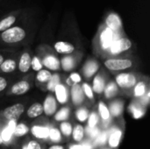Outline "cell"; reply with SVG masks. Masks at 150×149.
<instances>
[{"label":"cell","mask_w":150,"mask_h":149,"mask_svg":"<svg viewBox=\"0 0 150 149\" xmlns=\"http://www.w3.org/2000/svg\"><path fill=\"white\" fill-rule=\"evenodd\" d=\"M41 10L37 6H27L20 19L9 29L0 32V41L6 45L23 43L37 27Z\"/></svg>","instance_id":"cell-1"},{"label":"cell","mask_w":150,"mask_h":149,"mask_svg":"<svg viewBox=\"0 0 150 149\" xmlns=\"http://www.w3.org/2000/svg\"><path fill=\"white\" fill-rule=\"evenodd\" d=\"M122 33L123 32H114L103 22L100 25L98 32V38L101 48L103 50H108L116 40L122 37Z\"/></svg>","instance_id":"cell-2"},{"label":"cell","mask_w":150,"mask_h":149,"mask_svg":"<svg viewBox=\"0 0 150 149\" xmlns=\"http://www.w3.org/2000/svg\"><path fill=\"white\" fill-rule=\"evenodd\" d=\"M27 6H20L4 13L0 18V32L13 26L23 16Z\"/></svg>","instance_id":"cell-3"},{"label":"cell","mask_w":150,"mask_h":149,"mask_svg":"<svg viewBox=\"0 0 150 149\" xmlns=\"http://www.w3.org/2000/svg\"><path fill=\"white\" fill-rule=\"evenodd\" d=\"M109 28L116 32H123V24L120 17L113 11H109L105 14L103 21Z\"/></svg>","instance_id":"cell-4"},{"label":"cell","mask_w":150,"mask_h":149,"mask_svg":"<svg viewBox=\"0 0 150 149\" xmlns=\"http://www.w3.org/2000/svg\"><path fill=\"white\" fill-rule=\"evenodd\" d=\"M105 66L113 71L117 70H124L129 68L133 66V61L129 59H117V58H111L105 61Z\"/></svg>","instance_id":"cell-5"},{"label":"cell","mask_w":150,"mask_h":149,"mask_svg":"<svg viewBox=\"0 0 150 149\" xmlns=\"http://www.w3.org/2000/svg\"><path fill=\"white\" fill-rule=\"evenodd\" d=\"M133 47L132 41L126 37H121L118 40H116L110 48L108 49L112 54H120L121 53H124L127 50H129Z\"/></svg>","instance_id":"cell-6"},{"label":"cell","mask_w":150,"mask_h":149,"mask_svg":"<svg viewBox=\"0 0 150 149\" xmlns=\"http://www.w3.org/2000/svg\"><path fill=\"white\" fill-rule=\"evenodd\" d=\"M25 107L22 104H15L9 107H7L4 112L3 115L4 119H6L9 121H16L19 119V117L24 112Z\"/></svg>","instance_id":"cell-7"},{"label":"cell","mask_w":150,"mask_h":149,"mask_svg":"<svg viewBox=\"0 0 150 149\" xmlns=\"http://www.w3.org/2000/svg\"><path fill=\"white\" fill-rule=\"evenodd\" d=\"M116 83L122 89H129L136 84V77L133 74L121 73L116 76Z\"/></svg>","instance_id":"cell-8"},{"label":"cell","mask_w":150,"mask_h":149,"mask_svg":"<svg viewBox=\"0 0 150 149\" xmlns=\"http://www.w3.org/2000/svg\"><path fill=\"white\" fill-rule=\"evenodd\" d=\"M54 48L58 54H66V55L73 54L76 49L74 46L65 43V42H61V41H55L54 44Z\"/></svg>","instance_id":"cell-9"},{"label":"cell","mask_w":150,"mask_h":149,"mask_svg":"<svg viewBox=\"0 0 150 149\" xmlns=\"http://www.w3.org/2000/svg\"><path fill=\"white\" fill-rule=\"evenodd\" d=\"M42 65L51 70H58L61 67V62L57 57L53 54H47L42 61Z\"/></svg>","instance_id":"cell-10"},{"label":"cell","mask_w":150,"mask_h":149,"mask_svg":"<svg viewBox=\"0 0 150 149\" xmlns=\"http://www.w3.org/2000/svg\"><path fill=\"white\" fill-rule=\"evenodd\" d=\"M42 106H43V112H45V113L47 116H52L54 113H55L56 107H57L54 97H53L52 96H48L45 99V102Z\"/></svg>","instance_id":"cell-11"},{"label":"cell","mask_w":150,"mask_h":149,"mask_svg":"<svg viewBox=\"0 0 150 149\" xmlns=\"http://www.w3.org/2000/svg\"><path fill=\"white\" fill-rule=\"evenodd\" d=\"M31 55L28 52H24L21 54L18 61V69L20 70V72L25 73L29 70V68H31Z\"/></svg>","instance_id":"cell-12"},{"label":"cell","mask_w":150,"mask_h":149,"mask_svg":"<svg viewBox=\"0 0 150 149\" xmlns=\"http://www.w3.org/2000/svg\"><path fill=\"white\" fill-rule=\"evenodd\" d=\"M30 89V84L26 81H19L11 87V93L14 95H23L26 93Z\"/></svg>","instance_id":"cell-13"},{"label":"cell","mask_w":150,"mask_h":149,"mask_svg":"<svg viewBox=\"0 0 150 149\" xmlns=\"http://www.w3.org/2000/svg\"><path fill=\"white\" fill-rule=\"evenodd\" d=\"M71 96H72V101L76 105H79L83 101V92L82 88L75 83L73 85V88L71 90Z\"/></svg>","instance_id":"cell-14"},{"label":"cell","mask_w":150,"mask_h":149,"mask_svg":"<svg viewBox=\"0 0 150 149\" xmlns=\"http://www.w3.org/2000/svg\"><path fill=\"white\" fill-rule=\"evenodd\" d=\"M16 126H17L16 121H9L8 126L2 131V133H1V137H2L3 141L7 142L11 139V136L14 133Z\"/></svg>","instance_id":"cell-15"},{"label":"cell","mask_w":150,"mask_h":149,"mask_svg":"<svg viewBox=\"0 0 150 149\" xmlns=\"http://www.w3.org/2000/svg\"><path fill=\"white\" fill-rule=\"evenodd\" d=\"M54 93H55V97L56 99L59 103L61 104H64L67 102L68 100V93H67V89L65 88L64 85L59 83L55 89H54Z\"/></svg>","instance_id":"cell-16"},{"label":"cell","mask_w":150,"mask_h":149,"mask_svg":"<svg viewBox=\"0 0 150 149\" xmlns=\"http://www.w3.org/2000/svg\"><path fill=\"white\" fill-rule=\"evenodd\" d=\"M49 128L46 126H33L31 132L32 134L38 139H45L49 136Z\"/></svg>","instance_id":"cell-17"},{"label":"cell","mask_w":150,"mask_h":149,"mask_svg":"<svg viewBox=\"0 0 150 149\" xmlns=\"http://www.w3.org/2000/svg\"><path fill=\"white\" fill-rule=\"evenodd\" d=\"M43 113V106L40 103H35L33 105H32L28 110H27V116L31 119L36 118L38 116H40Z\"/></svg>","instance_id":"cell-18"},{"label":"cell","mask_w":150,"mask_h":149,"mask_svg":"<svg viewBox=\"0 0 150 149\" xmlns=\"http://www.w3.org/2000/svg\"><path fill=\"white\" fill-rule=\"evenodd\" d=\"M98 69V64L95 61H89L84 68H83V73L86 77H91Z\"/></svg>","instance_id":"cell-19"},{"label":"cell","mask_w":150,"mask_h":149,"mask_svg":"<svg viewBox=\"0 0 150 149\" xmlns=\"http://www.w3.org/2000/svg\"><path fill=\"white\" fill-rule=\"evenodd\" d=\"M122 136V132L120 130H114L109 137V146L112 148H116L120 141Z\"/></svg>","instance_id":"cell-20"},{"label":"cell","mask_w":150,"mask_h":149,"mask_svg":"<svg viewBox=\"0 0 150 149\" xmlns=\"http://www.w3.org/2000/svg\"><path fill=\"white\" fill-rule=\"evenodd\" d=\"M17 67V63L14 60L12 59H7L4 60L2 64L0 65V68L3 72L4 73H11L15 70Z\"/></svg>","instance_id":"cell-21"},{"label":"cell","mask_w":150,"mask_h":149,"mask_svg":"<svg viewBox=\"0 0 150 149\" xmlns=\"http://www.w3.org/2000/svg\"><path fill=\"white\" fill-rule=\"evenodd\" d=\"M105 80L103 79L102 76H97L94 80H93V90L94 92L98 93V94H100L104 91L105 90Z\"/></svg>","instance_id":"cell-22"},{"label":"cell","mask_w":150,"mask_h":149,"mask_svg":"<svg viewBox=\"0 0 150 149\" xmlns=\"http://www.w3.org/2000/svg\"><path fill=\"white\" fill-rule=\"evenodd\" d=\"M61 65L65 71H70L75 66V59L70 55H66L62 59Z\"/></svg>","instance_id":"cell-23"},{"label":"cell","mask_w":150,"mask_h":149,"mask_svg":"<svg viewBox=\"0 0 150 149\" xmlns=\"http://www.w3.org/2000/svg\"><path fill=\"white\" fill-rule=\"evenodd\" d=\"M51 77H52V74L48 70H45V69L40 70L36 76V79L40 83H48Z\"/></svg>","instance_id":"cell-24"},{"label":"cell","mask_w":150,"mask_h":149,"mask_svg":"<svg viewBox=\"0 0 150 149\" xmlns=\"http://www.w3.org/2000/svg\"><path fill=\"white\" fill-rule=\"evenodd\" d=\"M73 133V139L75 141H81L84 136V129L82 126H76L74 130L72 131Z\"/></svg>","instance_id":"cell-25"},{"label":"cell","mask_w":150,"mask_h":149,"mask_svg":"<svg viewBox=\"0 0 150 149\" xmlns=\"http://www.w3.org/2000/svg\"><path fill=\"white\" fill-rule=\"evenodd\" d=\"M105 96L107 98L112 97L117 93V85L114 83H110L106 87H105Z\"/></svg>","instance_id":"cell-26"},{"label":"cell","mask_w":150,"mask_h":149,"mask_svg":"<svg viewBox=\"0 0 150 149\" xmlns=\"http://www.w3.org/2000/svg\"><path fill=\"white\" fill-rule=\"evenodd\" d=\"M28 131H29V129H28L27 126L23 123H20L16 126L13 134L17 137H22V136H25L28 133Z\"/></svg>","instance_id":"cell-27"},{"label":"cell","mask_w":150,"mask_h":149,"mask_svg":"<svg viewBox=\"0 0 150 149\" xmlns=\"http://www.w3.org/2000/svg\"><path fill=\"white\" fill-rule=\"evenodd\" d=\"M110 110H111V113L113 116L115 117L120 116L123 111V105L120 102H114L111 105Z\"/></svg>","instance_id":"cell-28"},{"label":"cell","mask_w":150,"mask_h":149,"mask_svg":"<svg viewBox=\"0 0 150 149\" xmlns=\"http://www.w3.org/2000/svg\"><path fill=\"white\" fill-rule=\"evenodd\" d=\"M98 112H99V114H100L101 118L104 120H108L109 119V118H110V111L103 102H100L99 105H98Z\"/></svg>","instance_id":"cell-29"},{"label":"cell","mask_w":150,"mask_h":149,"mask_svg":"<svg viewBox=\"0 0 150 149\" xmlns=\"http://www.w3.org/2000/svg\"><path fill=\"white\" fill-rule=\"evenodd\" d=\"M69 108H62L56 114H55V119L57 121H63L66 120L69 118Z\"/></svg>","instance_id":"cell-30"},{"label":"cell","mask_w":150,"mask_h":149,"mask_svg":"<svg viewBox=\"0 0 150 149\" xmlns=\"http://www.w3.org/2000/svg\"><path fill=\"white\" fill-rule=\"evenodd\" d=\"M60 128H61V132L62 133V134L64 136H69L72 133V131H73L71 124L69 123V122H66V121L61 123Z\"/></svg>","instance_id":"cell-31"},{"label":"cell","mask_w":150,"mask_h":149,"mask_svg":"<svg viewBox=\"0 0 150 149\" xmlns=\"http://www.w3.org/2000/svg\"><path fill=\"white\" fill-rule=\"evenodd\" d=\"M60 83V76L58 75H54L52 76L51 79L48 81L47 83V89L50 90V91H54L55 87Z\"/></svg>","instance_id":"cell-32"},{"label":"cell","mask_w":150,"mask_h":149,"mask_svg":"<svg viewBox=\"0 0 150 149\" xmlns=\"http://www.w3.org/2000/svg\"><path fill=\"white\" fill-rule=\"evenodd\" d=\"M146 92V85L144 83L140 82L136 84L134 88V95L135 97H142L145 94Z\"/></svg>","instance_id":"cell-33"},{"label":"cell","mask_w":150,"mask_h":149,"mask_svg":"<svg viewBox=\"0 0 150 149\" xmlns=\"http://www.w3.org/2000/svg\"><path fill=\"white\" fill-rule=\"evenodd\" d=\"M50 140L54 142H58L61 141V133L56 128H52L49 130V136Z\"/></svg>","instance_id":"cell-34"},{"label":"cell","mask_w":150,"mask_h":149,"mask_svg":"<svg viewBox=\"0 0 150 149\" xmlns=\"http://www.w3.org/2000/svg\"><path fill=\"white\" fill-rule=\"evenodd\" d=\"M42 66H43V65H42L40 60L37 56L33 57V59H32V61H31V67H32V68H33L34 71H40V70H41Z\"/></svg>","instance_id":"cell-35"},{"label":"cell","mask_w":150,"mask_h":149,"mask_svg":"<svg viewBox=\"0 0 150 149\" xmlns=\"http://www.w3.org/2000/svg\"><path fill=\"white\" fill-rule=\"evenodd\" d=\"M76 115V118L79 121L84 122L88 118V111L84 108H81V109L77 110Z\"/></svg>","instance_id":"cell-36"},{"label":"cell","mask_w":150,"mask_h":149,"mask_svg":"<svg viewBox=\"0 0 150 149\" xmlns=\"http://www.w3.org/2000/svg\"><path fill=\"white\" fill-rule=\"evenodd\" d=\"M82 90H83V92L84 93V95H85L88 98H90V99H92V98H93V97H94L93 90H92V89L90 87V85H89L88 83H83V84Z\"/></svg>","instance_id":"cell-37"},{"label":"cell","mask_w":150,"mask_h":149,"mask_svg":"<svg viewBox=\"0 0 150 149\" xmlns=\"http://www.w3.org/2000/svg\"><path fill=\"white\" fill-rule=\"evenodd\" d=\"M98 122V117L96 113H91V115L90 116L89 118V120H88V126H89V128H94L96 127L97 124Z\"/></svg>","instance_id":"cell-38"},{"label":"cell","mask_w":150,"mask_h":149,"mask_svg":"<svg viewBox=\"0 0 150 149\" xmlns=\"http://www.w3.org/2000/svg\"><path fill=\"white\" fill-rule=\"evenodd\" d=\"M132 112H133V115L134 119H140L144 115V112L139 108H133Z\"/></svg>","instance_id":"cell-39"},{"label":"cell","mask_w":150,"mask_h":149,"mask_svg":"<svg viewBox=\"0 0 150 149\" xmlns=\"http://www.w3.org/2000/svg\"><path fill=\"white\" fill-rule=\"evenodd\" d=\"M69 80H71L72 83L77 84L78 83L81 82L82 78H81V76H80L79 74H77V73H72V74L70 75V76H69Z\"/></svg>","instance_id":"cell-40"},{"label":"cell","mask_w":150,"mask_h":149,"mask_svg":"<svg viewBox=\"0 0 150 149\" xmlns=\"http://www.w3.org/2000/svg\"><path fill=\"white\" fill-rule=\"evenodd\" d=\"M86 132L91 138H95L98 136V129L94 127V128H88L86 129Z\"/></svg>","instance_id":"cell-41"},{"label":"cell","mask_w":150,"mask_h":149,"mask_svg":"<svg viewBox=\"0 0 150 149\" xmlns=\"http://www.w3.org/2000/svg\"><path fill=\"white\" fill-rule=\"evenodd\" d=\"M107 140V134L106 133H103L101 134H98V139H97V143L98 144H104Z\"/></svg>","instance_id":"cell-42"},{"label":"cell","mask_w":150,"mask_h":149,"mask_svg":"<svg viewBox=\"0 0 150 149\" xmlns=\"http://www.w3.org/2000/svg\"><path fill=\"white\" fill-rule=\"evenodd\" d=\"M26 148H27V149H41L40 145L38 142L34 141H31L26 145Z\"/></svg>","instance_id":"cell-43"},{"label":"cell","mask_w":150,"mask_h":149,"mask_svg":"<svg viewBox=\"0 0 150 149\" xmlns=\"http://www.w3.org/2000/svg\"><path fill=\"white\" fill-rule=\"evenodd\" d=\"M69 149H91V146L89 144L85 145H73L70 146Z\"/></svg>","instance_id":"cell-44"},{"label":"cell","mask_w":150,"mask_h":149,"mask_svg":"<svg viewBox=\"0 0 150 149\" xmlns=\"http://www.w3.org/2000/svg\"><path fill=\"white\" fill-rule=\"evenodd\" d=\"M7 87V82L4 77L0 76V92L3 91Z\"/></svg>","instance_id":"cell-45"},{"label":"cell","mask_w":150,"mask_h":149,"mask_svg":"<svg viewBox=\"0 0 150 149\" xmlns=\"http://www.w3.org/2000/svg\"><path fill=\"white\" fill-rule=\"evenodd\" d=\"M49 149H63V148L62 146H52L49 148Z\"/></svg>","instance_id":"cell-46"},{"label":"cell","mask_w":150,"mask_h":149,"mask_svg":"<svg viewBox=\"0 0 150 149\" xmlns=\"http://www.w3.org/2000/svg\"><path fill=\"white\" fill-rule=\"evenodd\" d=\"M4 61V55H3V54H0V65L2 64V62H3Z\"/></svg>","instance_id":"cell-47"},{"label":"cell","mask_w":150,"mask_h":149,"mask_svg":"<svg viewBox=\"0 0 150 149\" xmlns=\"http://www.w3.org/2000/svg\"><path fill=\"white\" fill-rule=\"evenodd\" d=\"M4 141H3V140H2V137H1V133H0V145L3 143Z\"/></svg>","instance_id":"cell-48"},{"label":"cell","mask_w":150,"mask_h":149,"mask_svg":"<svg viewBox=\"0 0 150 149\" xmlns=\"http://www.w3.org/2000/svg\"><path fill=\"white\" fill-rule=\"evenodd\" d=\"M22 149H27V148H26V146H24V147H23V148Z\"/></svg>","instance_id":"cell-49"},{"label":"cell","mask_w":150,"mask_h":149,"mask_svg":"<svg viewBox=\"0 0 150 149\" xmlns=\"http://www.w3.org/2000/svg\"><path fill=\"white\" fill-rule=\"evenodd\" d=\"M2 2H3V0H0V4H1Z\"/></svg>","instance_id":"cell-50"}]
</instances>
